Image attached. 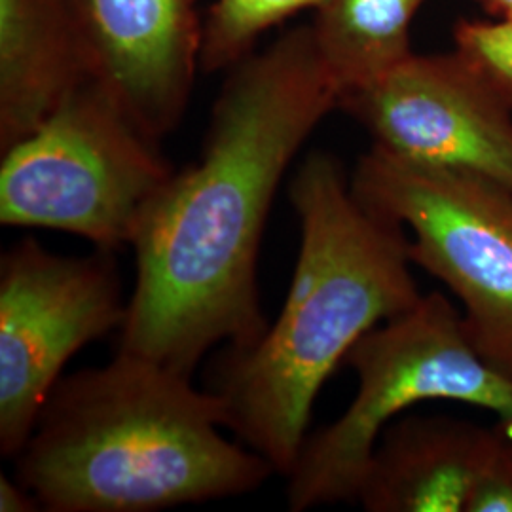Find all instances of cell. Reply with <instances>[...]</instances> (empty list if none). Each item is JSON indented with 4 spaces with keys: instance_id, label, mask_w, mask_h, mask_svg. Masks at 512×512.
<instances>
[{
    "instance_id": "obj_1",
    "label": "cell",
    "mask_w": 512,
    "mask_h": 512,
    "mask_svg": "<svg viewBox=\"0 0 512 512\" xmlns=\"http://www.w3.org/2000/svg\"><path fill=\"white\" fill-rule=\"evenodd\" d=\"M338 101L313 27L239 61L200 160L173 173L135 228L120 351L192 376L220 342L249 348L264 336L256 264L268 213L296 152Z\"/></svg>"
},
{
    "instance_id": "obj_2",
    "label": "cell",
    "mask_w": 512,
    "mask_h": 512,
    "mask_svg": "<svg viewBox=\"0 0 512 512\" xmlns=\"http://www.w3.org/2000/svg\"><path fill=\"white\" fill-rule=\"evenodd\" d=\"M289 196L300 253L283 310L253 346L222 349L207 376L226 429L281 476L291 475L319 389L349 349L423 296L406 230L357 200L334 156L310 154Z\"/></svg>"
},
{
    "instance_id": "obj_3",
    "label": "cell",
    "mask_w": 512,
    "mask_h": 512,
    "mask_svg": "<svg viewBox=\"0 0 512 512\" xmlns=\"http://www.w3.org/2000/svg\"><path fill=\"white\" fill-rule=\"evenodd\" d=\"M220 427L219 395L118 349L109 365L61 376L12 461L42 511H165L249 494L275 475Z\"/></svg>"
},
{
    "instance_id": "obj_4",
    "label": "cell",
    "mask_w": 512,
    "mask_h": 512,
    "mask_svg": "<svg viewBox=\"0 0 512 512\" xmlns=\"http://www.w3.org/2000/svg\"><path fill=\"white\" fill-rule=\"evenodd\" d=\"M344 366L357 376V393L338 420L304 442L287 476L293 512L355 503L385 427L416 404H469L512 431V380L476 351L461 311L444 294H423L410 310L368 330Z\"/></svg>"
},
{
    "instance_id": "obj_5",
    "label": "cell",
    "mask_w": 512,
    "mask_h": 512,
    "mask_svg": "<svg viewBox=\"0 0 512 512\" xmlns=\"http://www.w3.org/2000/svg\"><path fill=\"white\" fill-rule=\"evenodd\" d=\"M173 173L158 141L86 78L35 133L2 152L0 222L74 234L116 253L131 245Z\"/></svg>"
},
{
    "instance_id": "obj_6",
    "label": "cell",
    "mask_w": 512,
    "mask_h": 512,
    "mask_svg": "<svg viewBox=\"0 0 512 512\" xmlns=\"http://www.w3.org/2000/svg\"><path fill=\"white\" fill-rule=\"evenodd\" d=\"M351 188L368 209L403 226L412 264L448 287L476 351L512 380L511 188L374 145Z\"/></svg>"
},
{
    "instance_id": "obj_7",
    "label": "cell",
    "mask_w": 512,
    "mask_h": 512,
    "mask_svg": "<svg viewBox=\"0 0 512 512\" xmlns=\"http://www.w3.org/2000/svg\"><path fill=\"white\" fill-rule=\"evenodd\" d=\"M128 315L112 251L61 256L25 238L0 260V454L14 459L74 353Z\"/></svg>"
},
{
    "instance_id": "obj_8",
    "label": "cell",
    "mask_w": 512,
    "mask_h": 512,
    "mask_svg": "<svg viewBox=\"0 0 512 512\" xmlns=\"http://www.w3.org/2000/svg\"><path fill=\"white\" fill-rule=\"evenodd\" d=\"M338 107L397 158L512 190V107L458 52L410 54Z\"/></svg>"
},
{
    "instance_id": "obj_9",
    "label": "cell",
    "mask_w": 512,
    "mask_h": 512,
    "mask_svg": "<svg viewBox=\"0 0 512 512\" xmlns=\"http://www.w3.org/2000/svg\"><path fill=\"white\" fill-rule=\"evenodd\" d=\"M88 73L160 141L183 118L200 65L194 0H61Z\"/></svg>"
},
{
    "instance_id": "obj_10",
    "label": "cell",
    "mask_w": 512,
    "mask_h": 512,
    "mask_svg": "<svg viewBox=\"0 0 512 512\" xmlns=\"http://www.w3.org/2000/svg\"><path fill=\"white\" fill-rule=\"evenodd\" d=\"M503 425L401 416L378 440L355 503L368 512H469Z\"/></svg>"
},
{
    "instance_id": "obj_11",
    "label": "cell",
    "mask_w": 512,
    "mask_h": 512,
    "mask_svg": "<svg viewBox=\"0 0 512 512\" xmlns=\"http://www.w3.org/2000/svg\"><path fill=\"white\" fill-rule=\"evenodd\" d=\"M88 73L61 0H0V150L35 133Z\"/></svg>"
},
{
    "instance_id": "obj_12",
    "label": "cell",
    "mask_w": 512,
    "mask_h": 512,
    "mask_svg": "<svg viewBox=\"0 0 512 512\" xmlns=\"http://www.w3.org/2000/svg\"><path fill=\"white\" fill-rule=\"evenodd\" d=\"M425 0H330L311 25L340 97L412 54L410 23Z\"/></svg>"
},
{
    "instance_id": "obj_13",
    "label": "cell",
    "mask_w": 512,
    "mask_h": 512,
    "mask_svg": "<svg viewBox=\"0 0 512 512\" xmlns=\"http://www.w3.org/2000/svg\"><path fill=\"white\" fill-rule=\"evenodd\" d=\"M330 0H215L202 29L200 67L219 71L238 65L256 37L300 10H321Z\"/></svg>"
},
{
    "instance_id": "obj_14",
    "label": "cell",
    "mask_w": 512,
    "mask_h": 512,
    "mask_svg": "<svg viewBox=\"0 0 512 512\" xmlns=\"http://www.w3.org/2000/svg\"><path fill=\"white\" fill-rule=\"evenodd\" d=\"M456 52L512 107V18L459 21Z\"/></svg>"
},
{
    "instance_id": "obj_15",
    "label": "cell",
    "mask_w": 512,
    "mask_h": 512,
    "mask_svg": "<svg viewBox=\"0 0 512 512\" xmlns=\"http://www.w3.org/2000/svg\"><path fill=\"white\" fill-rule=\"evenodd\" d=\"M469 512H512V431L507 425L476 482Z\"/></svg>"
},
{
    "instance_id": "obj_16",
    "label": "cell",
    "mask_w": 512,
    "mask_h": 512,
    "mask_svg": "<svg viewBox=\"0 0 512 512\" xmlns=\"http://www.w3.org/2000/svg\"><path fill=\"white\" fill-rule=\"evenodd\" d=\"M0 511L35 512L42 511L37 497L29 488H25L18 478L0 476Z\"/></svg>"
},
{
    "instance_id": "obj_17",
    "label": "cell",
    "mask_w": 512,
    "mask_h": 512,
    "mask_svg": "<svg viewBox=\"0 0 512 512\" xmlns=\"http://www.w3.org/2000/svg\"><path fill=\"white\" fill-rule=\"evenodd\" d=\"M495 18H512V0H476Z\"/></svg>"
}]
</instances>
